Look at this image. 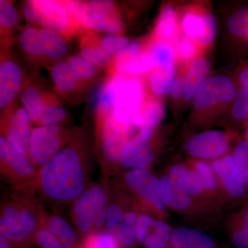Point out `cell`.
Masks as SVG:
<instances>
[{
	"instance_id": "7dc6e473",
	"label": "cell",
	"mask_w": 248,
	"mask_h": 248,
	"mask_svg": "<svg viewBox=\"0 0 248 248\" xmlns=\"http://www.w3.org/2000/svg\"><path fill=\"white\" fill-rule=\"evenodd\" d=\"M188 171L189 168L187 164L177 163L170 167L165 174L174 184L186 187V182L187 180Z\"/></svg>"
},
{
	"instance_id": "8992f818",
	"label": "cell",
	"mask_w": 248,
	"mask_h": 248,
	"mask_svg": "<svg viewBox=\"0 0 248 248\" xmlns=\"http://www.w3.org/2000/svg\"><path fill=\"white\" fill-rule=\"evenodd\" d=\"M112 104V115L120 124L139 128L140 111L144 101V93L140 81L128 79L122 74L105 86Z\"/></svg>"
},
{
	"instance_id": "ee69618b",
	"label": "cell",
	"mask_w": 248,
	"mask_h": 248,
	"mask_svg": "<svg viewBox=\"0 0 248 248\" xmlns=\"http://www.w3.org/2000/svg\"><path fill=\"white\" fill-rule=\"evenodd\" d=\"M155 63L151 55L140 54L129 66L128 73L130 74H143L153 71Z\"/></svg>"
},
{
	"instance_id": "b9f144b4",
	"label": "cell",
	"mask_w": 248,
	"mask_h": 248,
	"mask_svg": "<svg viewBox=\"0 0 248 248\" xmlns=\"http://www.w3.org/2000/svg\"><path fill=\"white\" fill-rule=\"evenodd\" d=\"M66 115V111L63 108L58 106H47L41 114L38 124L40 126L57 125L64 120Z\"/></svg>"
},
{
	"instance_id": "1f68e13d",
	"label": "cell",
	"mask_w": 248,
	"mask_h": 248,
	"mask_svg": "<svg viewBox=\"0 0 248 248\" xmlns=\"http://www.w3.org/2000/svg\"><path fill=\"white\" fill-rule=\"evenodd\" d=\"M19 44L25 53L33 56L43 55L40 30L29 27L23 31L19 37Z\"/></svg>"
},
{
	"instance_id": "f1b7e54d",
	"label": "cell",
	"mask_w": 248,
	"mask_h": 248,
	"mask_svg": "<svg viewBox=\"0 0 248 248\" xmlns=\"http://www.w3.org/2000/svg\"><path fill=\"white\" fill-rule=\"evenodd\" d=\"M175 66L169 69L155 68L149 78L152 91L157 97L163 94H169L172 91L175 81Z\"/></svg>"
},
{
	"instance_id": "5b68a950",
	"label": "cell",
	"mask_w": 248,
	"mask_h": 248,
	"mask_svg": "<svg viewBox=\"0 0 248 248\" xmlns=\"http://www.w3.org/2000/svg\"><path fill=\"white\" fill-rule=\"evenodd\" d=\"M122 188L138 204L141 211L159 219L169 217L163 199L159 178L150 169L125 171L122 177Z\"/></svg>"
},
{
	"instance_id": "83f0119b",
	"label": "cell",
	"mask_w": 248,
	"mask_h": 248,
	"mask_svg": "<svg viewBox=\"0 0 248 248\" xmlns=\"http://www.w3.org/2000/svg\"><path fill=\"white\" fill-rule=\"evenodd\" d=\"M165 107L158 100L148 101L143 103L140 111L139 129H153L164 119Z\"/></svg>"
},
{
	"instance_id": "e575fe53",
	"label": "cell",
	"mask_w": 248,
	"mask_h": 248,
	"mask_svg": "<svg viewBox=\"0 0 248 248\" xmlns=\"http://www.w3.org/2000/svg\"><path fill=\"white\" fill-rule=\"evenodd\" d=\"M232 155L239 177L248 187V141L243 140L238 142Z\"/></svg>"
},
{
	"instance_id": "9c48e42d",
	"label": "cell",
	"mask_w": 248,
	"mask_h": 248,
	"mask_svg": "<svg viewBox=\"0 0 248 248\" xmlns=\"http://www.w3.org/2000/svg\"><path fill=\"white\" fill-rule=\"evenodd\" d=\"M0 171L9 182L19 188L25 187L35 177L37 169L27 155H23L0 137Z\"/></svg>"
},
{
	"instance_id": "8d00e7d4",
	"label": "cell",
	"mask_w": 248,
	"mask_h": 248,
	"mask_svg": "<svg viewBox=\"0 0 248 248\" xmlns=\"http://www.w3.org/2000/svg\"><path fill=\"white\" fill-rule=\"evenodd\" d=\"M35 243L40 248H76L65 244L58 236L42 225L36 232Z\"/></svg>"
},
{
	"instance_id": "bcb514c9",
	"label": "cell",
	"mask_w": 248,
	"mask_h": 248,
	"mask_svg": "<svg viewBox=\"0 0 248 248\" xmlns=\"http://www.w3.org/2000/svg\"><path fill=\"white\" fill-rule=\"evenodd\" d=\"M17 11L11 3L5 0L0 1V24L5 28L14 27L17 22Z\"/></svg>"
},
{
	"instance_id": "4fadbf2b",
	"label": "cell",
	"mask_w": 248,
	"mask_h": 248,
	"mask_svg": "<svg viewBox=\"0 0 248 248\" xmlns=\"http://www.w3.org/2000/svg\"><path fill=\"white\" fill-rule=\"evenodd\" d=\"M159 179L163 199L168 209L190 218L213 216L190 197L185 187L173 183L165 173Z\"/></svg>"
},
{
	"instance_id": "ffe728a7",
	"label": "cell",
	"mask_w": 248,
	"mask_h": 248,
	"mask_svg": "<svg viewBox=\"0 0 248 248\" xmlns=\"http://www.w3.org/2000/svg\"><path fill=\"white\" fill-rule=\"evenodd\" d=\"M22 73L17 63L11 61L0 64V108H4L12 102L20 89Z\"/></svg>"
},
{
	"instance_id": "e0dca14e",
	"label": "cell",
	"mask_w": 248,
	"mask_h": 248,
	"mask_svg": "<svg viewBox=\"0 0 248 248\" xmlns=\"http://www.w3.org/2000/svg\"><path fill=\"white\" fill-rule=\"evenodd\" d=\"M32 131L30 117L25 109L19 108L10 117L3 138L19 153L29 156Z\"/></svg>"
},
{
	"instance_id": "836d02e7",
	"label": "cell",
	"mask_w": 248,
	"mask_h": 248,
	"mask_svg": "<svg viewBox=\"0 0 248 248\" xmlns=\"http://www.w3.org/2000/svg\"><path fill=\"white\" fill-rule=\"evenodd\" d=\"M155 68L169 69L174 66V51L167 43H159L153 47L151 53Z\"/></svg>"
},
{
	"instance_id": "ab89813d",
	"label": "cell",
	"mask_w": 248,
	"mask_h": 248,
	"mask_svg": "<svg viewBox=\"0 0 248 248\" xmlns=\"http://www.w3.org/2000/svg\"><path fill=\"white\" fill-rule=\"evenodd\" d=\"M67 63L71 67L72 71L77 78L87 79L95 76L97 69L89 62L79 56H73L68 59Z\"/></svg>"
},
{
	"instance_id": "ba28073f",
	"label": "cell",
	"mask_w": 248,
	"mask_h": 248,
	"mask_svg": "<svg viewBox=\"0 0 248 248\" xmlns=\"http://www.w3.org/2000/svg\"><path fill=\"white\" fill-rule=\"evenodd\" d=\"M103 117L99 140L102 170L104 175L108 177L110 172L117 170L124 149L133 139L130 137L133 128L117 122L112 113Z\"/></svg>"
},
{
	"instance_id": "7c38bea8",
	"label": "cell",
	"mask_w": 248,
	"mask_h": 248,
	"mask_svg": "<svg viewBox=\"0 0 248 248\" xmlns=\"http://www.w3.org/2000/svg\"><path fill=\"white\" fill-rule=\"evenodd\" d=\"M212 165L218 178L226 205L232 204L239 206L244 203L248 199V187L239 177L232 155L228 153L223 157L212 161Z\"/></svg>"
},
{
	"instance_id": "74e56055",
	"label": "cell",
	"mask_w": 248,
	"mask_h": 248,
	"mask_svg": "<svg viewBox=\"0 0 248 248\" xmlns=\"http://www.w3.org/2000/svg\"><path fill=\"white\" fill-rule=\"evenodd\" d=\"M76 248H119L104 231L87 235Z\"/></svg>"
},
{
	"instance_id": "60d3db41",
	"label": "cell",
	"mask_w": 248,
	"mask_h": 248,
	"mask_svg": "<svg viewBox=\"0 0 248 248\" xmlns=\"http://www.w3.org/2000/svg\"><path fill=\"white\" fill-rule=\"evenodd\" d=\"M176 50L178 58L182 61L187 62L197 55V48L195 42L187 35H181L177 37Z\"/></svg>"
},
{
	"instance_id": "f35d334b",
	"label": "cell",
	"mask_w": 248,
	"mask_h": 248,
	"mask_svg": "<svg viewBox=\"0 0 248 248\" xmlns=\"http://www.w3.org/2000/svg\"><path fill=\"white\" fill-rule=\"evenodd\" d=\"M232 115L238 122H248V89L241 88L236 93Z\"/></svg>"
},
{
	"instance_id": "816d5d0a",
	"label": "cell",
	"mask_w": 248,
	"mask_h": 248,
	"mask_svg": "<svg viewBox=\"0 0 248 248\" xmlns=\"http://www.w3.org/2000/svg\"><path fill=\"white\" fill-rule=\"evenodd\" d=\"M245 140L248 141V124L246 125V132H245Z\"/></svg>"
},
{
	"instance_id": "d590c367",
	"label": "cell",
	"mask_w": 248,
	"mask_h": 248,
	"mask_svg": "<svg viewBox=\"0 0 248 248\" xmlns=\"http://www.w3.org/2000/svg\"><path fill=\"white\" fill-rule=\"evenodd\" d=\"M227 24L232 35L246 40L248 37V8L239 10L232 15Z\"/></svg>"
},
{
	"instance_id": "d6a6232c",
	"label": "cell",
	"mask_w": 248,
	"mask_h": 248,
	"mask_svg": "<svg viewBox=\"0 0 248 248\" xmlns=\"http://www.w3.org/2000/svg\"><path fill=\"white\" fill-rule=\"evenodd\" d=\"M141 45L140 42L129 43L115 55V65L121 74L127 73L129 66L135 58L140 55Z\"/></svg>"
},
{
	"instance_id": "f6af8a7d",
	"label": "cell",
	"mask_w": 248,
	"mask_h": 248,
	"mask_svg": "<svg viewBox=\"0 0 248 248\" xmlns=\"http://www.w3.org/2000/svg\"><path fill=\"white\" fill-rule=\"evenodd\" d=\"M129 41L126 37L122 36L109 35L102 39V48L108 55L117 54L125 46L128 45Z\"/></svg>"
},
{
	"instance_id": "4dcf8cb0",
	"label": "cell",
	"mask_w": 248,
	"mask_h": 248,
	"mask_svg": "<svg viewBox=\"0 0 248 248\" xmlns=\"http://www.w3.org/2000/svg\"><path fill=\"white\" fill-rule=\"evenodd\" d=\"M177 21L174 9L170 6H166L160 15L156 25L157 35L164 40H170L176 34Z\"/></svg>"
},
{
	"instance_id": "4316f807",
	"label": "cell",
	"mask_w": 248,
	"mask_h": 248,
	"mask_svg": "<svg viewBox=\"0 0 248 248\" xmlns=\"http://www.w3.org/2000/svg\"><path fill=\"white\" fill-rule=\"evenodd\" d=\"M21 100L31 122L38 124L41 114L48 106L39 89L33 86L28 87L21 94Z\"/></svg>"
},
{
	"instance_id": "7a4b0ae2",
	"label": "cell",
	"mask_w": 248,
	"mask_h": 248,
	"mask_svg": "<svg viewBox=\"0 0 248 248\" xmlns=\"http://www.w3.org/2000/svg\"><path fill=\"white\" fill-rule=\"evenodd\" d=\"M45 212L30 194L14 195L1 204L0 234L14 248H27L35 242Z\"/></svg>"
},
{
	"instance_id": "277c9868",
	"label": "cell",
	"mask_w": 248,
	"mask_h": 248,
	"mask_svg": "<svg viewBox=\"0 0 248 248\" xmlns=\"http://www.w3.org/2000/svg\"><path fill=\"white\" fill-rule=\"evenodd\" d=\"M110 190L104 183L88 186L73 202L71 215L76 229L85 236L104 231Z\"/></svg>"
},
{
	"instance_id": "8fae6325",
	"label": "cell",
	"mask_w": 248,
	"mask_h": 248,
	"mask_svg": "<svg viewBox=\"0 0 248 248\" xmlns=\"http://www.w3.org/2000/svg\"><path fill=\"white\" fill-rule=\"evenodd\" d=\"M62 126L43 125L32 129L29 157L36 168L42 167L61 151L63 143Z\"/></svg>"
},
{
	"instance_id": "2e32d148",
	"label": "cell",
	"mask_w": 248,
	"mask_h": 248,
	"mask_svg": "<svg viewBox=\"0 0 248 248\" xmlns=\"http://www.w3.org/2000/svg\"><path fill=\"white\" fill-rule=\"evenodd\" d=\"M183 27L186 35L201 46L210 45L216 37V17L209 12L186 13L183 17Z\"/></svg>"
},
{
	"instance_id": "d4e9b609",
	"label": "cell",
	"mask_w": 248,
	"mask_h": 248,
	"mask_svg": "<svg viewBox=\"0 0 248 248\" xmlns=\"http://www.w3.org/2000/svg\"><path fill=\"white\" fill-rule=\"evenodd\" d=\"M173 232L166 220L156 218L141 245L145 248H170Z\"/></svg>"
},
{
	"instance_id": "6da1fadb",
	"label": "cell",
	"mask_w": 248,
	"mask_h": 248,
	"mask_svg": "<svg viewBox=\"0 0 248 248\" xmlns=\"http://www.w3.org/2000/svg\"><path fill=\"white\" fill-rule=\"evenodd\" d=\"M89 171L80 152L75 147H66L37 169L33 180L21 189L38 191L53 203H73L89 186Z\"/></svg>"
},
{
	"instance_id": "3957f363",
	"label": "cell",
	"mask_w": 248,
	"mask_h": 248,
	"mask_svg": "<svg viewBox=\"0 0 248 248\" xmlns=\"http://www.w3.org/2000/svg\"><path fill=\"white\" fill-rule=\"evenodd\" d=\"M141 209L122 188L110 190L104 232L119 248H137V223Z\"/></svg>"
},
{
	"instance_id": "7bdbcfd3",
	"label": "cell",
	"mask_w": 248,
	"mask_h": 248,
	"mask_svg": "<svg viewBox=\"0 0 248 248\" xmlns=\"http://www.w3.org/2000/svg\"><path fill=\"white\" fill-rule=\"evenodd\" d=\"M81 58L89 62L93 66H102L110 60V56L98 47H85L81 51Z\"/></svg>"
},
{
	"instance_id": "5bb4252c",
	"label": "cell",
	"mask_w": 248,
	"mask_h": 248,
	"mask_svg": "<svg viewBox=\"0 0 248 248\" xmlns=\"http://www.w3.org/2000/svg\"><path fill=\"white\" fill-rule=\"evenodd\" d=\"M152 138L153 129L140 130L124 148L120 158V166L126 171L149 169L155 158Z\"/></svg>"
},
{
	"instance_id": "681fc988",
	"label": "cell",
	"mask_w": 248,
	"mask_h": 248,
	"mask_svg": "<svg viewBox=\"0 0 248 248\" xmlns=\"http://www.w3.org/2000/svg\"><path fill=\"white\" fill-rule=\"evenodd\" d=\"M240 86L243 89H248V66L241 70L239 76Z\"/></svg>"
},
{
	"instance_id": "603a6c76",
	"label": "cell",
	"mask_w": 248,
	"mask_h": 248,
	"mask_svg": "<svg viewBox=\"0 0 248 248\" xmlns=\"http://www.w3.org/2000/svg\"><path fill=\"white\" fill-rule=\"evenodd\" d=\"M210 63L206 59L200 58L192 62L185 78V94L187 101L195 97L210 74Z\"/></svg>"
},
{
	"instance_id": "ac0fdd59",
	"label": "cell",
	"mask_w": 248,
	"mask_h": 248,
	"mask_svg": "<svg viewBox=\"0 0 248 248\" xmlns=\"http://www.w3.org/2000/svg\"><path fill=\"white\" fill-rule=\"evenodd\" d=\"M35 12L34 22L45 29L55 31L66 30L68 26L66 10L60 3L46 0L31 1Z\"/></svg>"
},
{
	"instance_id": "30bf717a",
	"label": "cell",
	"mask_w": 248,
	"mask_h": 248,
	"mask_svg": "<svg viewBox=\"0 0 248 248\" xmlns=\"http://www.w3.org/2000/svg\"><path fill=\"white\" fill-rule=\"evenodd\" d=\"M231 137L220 130H207L191 137L184 149L192 159L212 161L228 154Z\"/></svg>"
},
{
	"instance_id": "f907efd6",
	"label": "cell",
	"mask_w": 248,
	"mask_h": 248,
	"mask_svg": "<svg viewBox=\"0 0 248 248\" xmlns=\"http://www.w3.org/2000/svg\"><path fill=\"white\" fill-rule=\"evenodd\" d=\"M0 248H14L9 240L0 234Z\"/></svg>"
},
{
	"instance_id": "9a60e30c",
	"label": "cell",
	"mask_w": 248,
	"mask_h": 248,
	"mask_svg": "<svg viewBox=\"0 0 248 248\" xmlns=\"http://www.w3.org/2000/svg\"><path fill=\"white\" fill-rule=\"evenodd\" d=\"M236 94V87L231 78L215 76L209 78L202 85L193 98V104L197 110H207L217 104L232 100Z\"/></svg>"
},
{
	"instance_id": "cb8c5ba5",
	"label": "cell",
	"mask_w": 248,
	"mask_h": 248,
	"mask_svg": "<svg viewBox=\"0 0 248 248\" xmlns=\"http://www.w3.org/2000/svg\"><path fill=\"white\" fill-rule=\"evenodd\" d=\"M41 225L48 228L53 234L58 236L65 244L76 248L79 244L78 233L62 217L59 215H47L44 213Z\"/></svg>"
},
{
	"instance_id": "44dd1931",
	"label": "cell",
	"mask_w": 248,
	"mask_h": 248,
	"mask_svg": "<svg viewBox=\"0 0 248 248\" xmlns=\"http://www.w3.org/2000/svg\"><path fill=\"white\" fill-rule=\"evenodd\" d=\"M187 164L197 172L204 190L209 197L215 202L218 208L222 210L225 205H227L226 202L212 162L204 160L192 159Z\"/></svg>"
},
{
	"instance_id": "52a82bcc",
	"label": "cell",
	"mask_w": 248,
	"mask_h": 248,
	"mask_svg": "<svg viewBox=\"0 0 248 248\" xmlns=\"http://www.w3.org/2000/svg\"><path fill=\"white\" fill-rule=\"evenodd\" d=\"M66 9L93 30L117 34L123 29V24L112 1H69L66 4Z\"/></svg>"
},
{
	"instance_id": "f546056e",
	"label": "cell",
	"mask_w": 248,
	"mask_h": 248,
	"mask_svg": "<svg viewBox=\"0 0 248 248\" xmlns=\"http://www.w3.org/2000/svg\"><path fill=\"white\" fill-rule=\"evenodd\" d=\"M51 78L59 91L69 93L75 89L77 78L66 62L59 61L51 68Z\"/></svg>"
},
{
	"instance_id": "7402d4cb",
	"label": "cell",
	"mask_w": 248,
	"mask_h": 248,
	"mask_svg": "<svg viewBox=\"0 0 248 248\" xmlns=\"http://www.w3.org/2000/svg\"><path fill=\"white\" fill-rule=\"evenodd\" d=\"M226 230L235 248H248V199L227 217Z\"/></svg>"
},
{
	"instance_id": "c3c4849f",
	"label": "cell",
	"mask_w": 248,
	"mask_h": 248,
	"mask_svg": "<svg viewBox=\"0 0 248 248\" xmlns=\"http://www.w3.org/2000/svg\"><path fill=\"white\" fill-rule=\"evenodd\" d=\"M171 95L174 99H179L185 94V78H178L173 84Z\"/></svg>"
},
{
	"instance_id": "d6986e66",
	"label": "cell",
	"mask_w": 248,
	"mask_h": 248,
	"mask_svg": "<svg viewBox=\"0 0 248 248\" xmlns=\"http://www.w3.org/2000/svg\"><path fill=\"white\" fill-rule=\"evenodd\" d=\"M170 248H228L197 228L179 226L174 229Z\"/></svg>"
},
{
	"instance_id": "484cf974",
	"label": "cell",
	"mask_w": 248,
	"mask_h": 248,
	"mask_svg": "<svg viewBox=\"0 0 248 248\" xmlns=\"http://www.w3.org/2000/svg\"><path fill=\"white\" fill-rule=\"evenodd\" d=\"M43 55L53 60H59L66 55L68 50L66 40L58 31L41 29Z\"/></svg>"
}]
</instances>
